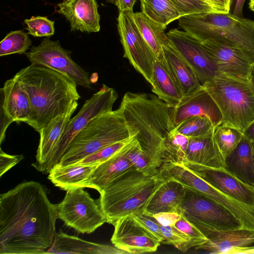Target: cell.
<instances>
[{
  "label": "cell",
  "mask_w": 254,
  "mask_h": 254,
  "mask_svg": "<svg viewBox=\"0 0 254 254\" xmlns=\"http://www.w3.org/2000/svg\"><path fill=\"white\" fill-rule=\"evenodd\" d=\"M186 189V195L179 213L189 221L221 230L243 228L240 222L225 208L202 194Z\"/></svg>",
  "instance_id": "obj_12"
},
{
  "label": "cell",
  "mask_w": 254,
  "mask_h": 254,
  "mask_svg": "<svg viewBox=\"0 0 254 254\" xmlns=\"http://www.w3.org/2000/svg\"><path fill=\"white\" fill-rule=\"evenodd\" d=\"M214 12H230L232 0H211Z\"/></svg>",
  "instance_id": "obj_45"
},
{
  "label": "cell",
  "mask_w": 254,
  "mask_h": 254,
  "mask_svg": "<svg viewBox=\"0 0 254 254\" xmlns=\"http://www.w3.org/2000/svg\"><path fill=\"white\" fill-rule=\"evenodd\" d=\"M202 86L219 107L222 123L243 132L254 121V89L249 80L219 72Z\"/></svg>",
  "instance_id": "obj_7"
},
{
  "label": "cell",
  "mask_w": 254,
  "mask_h": 254,
  "mask_svg": "<svg viewBox=\"0 0 254 254\" xmlns=\"http://www.w3.org/2000/svg\"><path fill=\"white\" fill-rule=\"evenodd\" d=\"M249 81L254 89V64L252 66L250 74Z\"/></svg>",
  "instance_id": "obj_49"
},
{
  "label": "cell",
  "mask_w": 254,
  "mask_h": 254,
  "mask_svg": "<svg viewBox=\"0 0 254 254\" xmlns=\"http://www.w3.org/2000/svg\"><path fill=\"white\" fill-rule=\"evenodd\" d=\"M71 52L64 49L59 40L44 38L40 44L33 46L25 54L31 64L51 68L74 81L77 85L91 88L89 73L71 57Z\"/></svg>",
  "instance_id": "obj_10"
},
{
  "label": "cell",
  "mask_w": 254,
  "mask_h": 254,
  "mask_svg": "<svg viewBox=\"0 0 254 254\" xmlns=\"http://www.w3.org/2000/svg\"><path fill=\"white\" fill-rule=\"evenodd\" d=\"M160 225L164 237L163 244L172 245L183 253L192 248L190 238L175 226Z\"/></svg>",
  "instance_id": "obj_39"
},
{
  "label": "cell",
  "mask_w": 254,
  "mask_h": 254,
  "mask_svg": "<svg viewBox=\"0 0 254 254\" xmlns=\"http://www.w3.org/2000/svg\"><path fill=\"white\" fill-rule=\"evenodd\" d=\"M225 168L243 182L254 187V160L252 142L244 136L224 159Z\"/></svg>",
  "instance_id": "obj_28"
},
{
  "label": "cell",
  "mask_w": 254,
  "mask_h": 254,
  "mask_svg": "<svg viewBox=\"0 0 254 254\" xmlns=\"http://www.w3.org/2000/svg\"><path fill=\"white\" fill-rule=\"evenodd\" d=\"M181 17L203 12H213L203 0H172Z\"/></svg>",
  "instance_id": "obj_41"
},
{
  "label": "cell",
  "mask_w": 254,
  "mask_h": 254,
  "mask_svg": "<svg viewBox=\"0 0 254 254\" xmlns=\"http://www.w3.org/2000/svg\"><path fill=\"white\" fill-rule=\"evenodd\" d=\"M197 116L209 118L214 127L222 122L223 117L219 107L203 86L192 94L184 96L174 106V125L176 127L185 119Z\"/></svg>",
  "instance_id": "obj_19"
},
{
  "label": "cell",
  "mask_w": 254,
  "mask_h": 254,
  "mask_svg": "<svg viewBox=\"0 0 254 254\" xmlns=\"http://www.w3.org/2000/svg\"><path fill=\"white\" fill-rule=\"evenodd\" d=\"M166 179L161 171L145 176L136 170L124 175L100 192V206L107 223L143 212L149 200Z\"/></svg>",
  "instance_id": "obj_5"
},
{
  "label": "cell",
  "mask_w": 254,
  "mask_h": 254,
  "mask_svg": "<svg viewBox=\"0 0 254 254\" xmlns=\"http://www.w3.org/2000/svg\"><path fill=\"white\" fill-rule=\"evenodd\" d=\"M133 138L134 137H132L128 139L119 141L107 146L72 165L82 166L98 165L125 148L131 142Z\"/></svg>",
  "instance_id": "obj_37"
},
{
  "label": "cell",
  "mask_w": 254,
  "mask_h": 254,
  "mask_svg": "<svg viewBox=\"0 0 254 254\" xmlns=\"http://www.w3.org/2000/svg\"><path fill=\"white\" fill-rule=\"evenodd\" d=\"M163 57L182 87L184 96L192 94L202 86L195 73L169 41L162 46Z\"/></svg>",
  "instance_id": "obj_27"
},
{
  "label": "cell",
  "mask_w": 254,
  "mask_h": 254,
  "mask_svg": "<svg viewBox=\"0 0 254 254\" xmlns=\"http://www.w3.org/2000/svg\"><path fill=\"white\" fill-rule=\"evenodd\" d=\"M131 136L138 142L153 168L167 163L164 143L175 129L174 106L156 95L127 92L119 108Z\"/></svg>",
  "instance_id": "obj_2"
},
{
  "label": "cell",
  "mask_w": 254,
  "mask_h": 254,
  "mask_svg": "<svg viewBox=\"0 0 254 254\" xmlns=\"http://www.w3.org/2000/svg\"><path fill=\"white\" fill-rule=\"evenodd\" d=\"M57 205L39 182L24 181L0 195V254H45L56 234Z\"/></svg>",
  "instance_id": "obj_1"
},
{
  "label": "cell",
  "mask_w": 254,
  "mask_h": 254,
  "mask_svg": "<svg viewBox=\"0 0 254 254\" xmlns=\"http://www.w3.org/2000/svg\"><path fill=\"white\" fill-rule=\"evenodd\" d=\"M57 205L58 218L78 233L91 234L107 222L98 199H93L83 188L66 191Z\"/></svg>",
  "instance_id": "obj_8"
},
{
  "label": "cell",
  "mask_w": 254,
  "mask_h": 254,
  "mask_svg": "<svg viewBox=\"0 0 254 254\" xmlns=\"http://www.w3.org/2000/svg\"><path fill=\"white\" fill-rule=\"evenodd\" d=\"M118 98L113 88L103 84L102 87L87 100L77 114L71 118L59 141L49 167V172L58 164L75 136L94 118L113 111Z\"/></svg>",
  "instance_id": "obj_11"
},
{
  "label": "cell",
  "mask_w": 254,
  "mask_h": 254,
  "mask_svg": "<svg viewBox=\"0 0 254 254\" xmlns=\"http://www.w3.org/2000/svg\"><path fill=\"white\" fill-rule=\"evenodd\" d=\"M246 0H236L233 14L237 16L243 17V7Z\"/></svg>",
  "instance_id": "obj_47"
},
{
  "label": "cell",
  "mask_w": 254,
  "mask_h": 254,
  "mask_svg": "<svg viewBox=\"0 0 254 254\" xmlns=\"http://www.w3.org/2000/svg\"><path fill=\"white\" fill-rule=\"evenodd\" d=\"M152 91L160 99L173 106L184 97L183 91L163 57L153 64Z\"/></svg>",
  "instance_id": "obj_25"
},
{
  "label": "cell",
  "mask_w": 254,
  "mask_h": 254,
  "mask_svg": "<svg viewBox=\"0 0 254 254\" xmlns=\"http://www.w3.org/2000/svg\"><path fill=\"white\" fill-rule=\"evenodd\" d=\"M0 115L17 123L27 124L31 119L29 97L15 75L7 80L0 89Z\"/></svg>",
  "instance_id": "obj_21"
},
{
  "label": "cell",
  "mask_w": 254,
  "mask_h": 254,
  "mask_svg": "<svg viewBox=\"0 0 254 254\" xmlns=\"http://www.w3.org/2000/svg\"><path fill=\"white\" fill-rule=\"evenodd\" d=\"M106 2L111 3L116 6L118 4V0H105Z\"/></svg>",
  "instance_id": "obj_51"
},
{
  "label": "cell",
  "mask_w": 254,
  "mask_h": 254,
  "mask_svg": "<svg viewBox=\"0 0 254 254\" xmlns=\"http://www.w3.org/2000/svg\"><path fill=\"white\" fill-rule=\"evenodd\" d=\"M174 226L190 238L192 248H195L207 241L202 232L182 214L181 218Z\"/></svg>",
  "instance_id": "obj_40"
},
{
  "label": "cell",
  "mask_w": 254,
  "mask_h": 254,
  "mask_svg": "<svg viewBox=\"0 0 254 254\" xmlns=\"http://www.w3.org/2000/svg\"><path fill=\"white\" fill-rule=\"evenodd\" d=\"M24 22L28 34L34 37L50 38L55 33V22L47 16H32Z\"/></svg>",
  "instance_id": "obj_38"
},
{
  "label": "cell",
  "mask_w": 254,
  "mask_h": 254,
  "mask_svg": "<svg viewBox=\"0 0 254 254\" xmlns=\"http://www.w3.org/2000/svg\"><path fill=\"white\" fill-rule=\"evenodd\" d=\"M243 134L245 137L254 143V121L245 129Z\"/></svg>",
  "instance_id": "obj_48"
},
{
  "label": "cell",
  "mask_w": 254,
  "mask_h": 254,
  "mask_svg": "<svg viewBox=\"0 0 254 254\" xmlns=\"http://www.w3.org/2000/svg\"><path fill=\"white\" fill-rule=\"evenodd\" d=\"M183 164L229 196L254 206V187L241 181L225 168H207L188 163Z\"/></svg>",
  "instance_id": "obj_17"
},
{
  "label": "cell",
  "mask_w": 254,
  "mask_h": 254,
  "mask_svg": "<svg viewBox=\"0 0 254 254\" xmlns=\"http://www.w3.org/2000/svg\"><path fill=\"white\" fill-rule=\"evenodd\" d=\"M252 143V146H253V154H254V143Z\"/></svg>",
  "instance_id": "obj_52"
},
{
  "label": "cell",
  "mask_w": 254,
  "mask_h": 254,
  "mask_svg": "<svg viewBox=\"0 0 254 254\" xmlns=\"http://www.w3.org/2000/svg\"><path fill=\"white\" fill-rule=\"evenodd\" d=\"M32 44L28 33L22 30L11 31L0 43V56L25 54Z\"/></svg>",
  "instance_id": "obj_33"
},
{
  "label": "cell",
  "mask_w": 254,
  "mask_h": 254,
  "mask_svg": "<svg viewBox=\"0 0 254 254\" xmlns=\"http://www.w3.org/2000/svg\"><path fill=\"white\" fill-rule=\"evenodd\" d=\"M179 26L202 43L213 40L241 51L254 63V21L230 12H203L182 16Z\"/></svg>",
  "instance_id": "obj_4"
},
{
  "label": "cell",
  "mask_w": 254,
  "mask_h": 254,
  "mask_svg": "<svg viewBox=\"0 0 254 254\" xmlns=\"http://www.w3.org/2000/svg\"><path fill=\"white\" fill-rule=\"evenodd\" d=\"M46 254H127L115 246L88 242L62 231L57 233Z\"/></svg>",
  "instance_id": "obj_24"
},
{
  "label": "cell",
  "mask_w": 254,
  "mask_h": 254,
  "mask_svg": "<svg viewBox=\"0 0 254 254\" xmlns=\"http://www.w3.org/2000/svg\"><path fill=\"white\" fill-rule=\"evenodd\" d=\"M58 13L69 22L71 31L95 33L100 30V16L96 0H63Z\"/></svg>",
  "instance_id": "obj_20"
},
{
  "label": "cell",
  "mask_w": 254,
  "mask_h": 254,
  "mask_svg": "<svg viewBox=\"0 0 254 254\" xmlns=\"http://www.w3.org/2000/svg\"><path fill=\"white\" fill-rule=\"evenodd\" d=\"M14 75L31 104L32 117L27 124L38 132L81 98L74 81L51 68L31 64Z\"/></svg>",
  "instance_id": "obj_3"
},
{
  "label": "cell",
  "mask_w": 254,
  "mask_h": 254,
  "mask_svg": "<svg viewBox=\"0 0 254 254\" xmlns=\"http://www.w3.org/2000/svg\"><path fill=\"white\" fill-rule=\"evenodd\" d=\"M186 193V189L181 183L166 179L151 197L143 213L152 214L162 212H179Z\"/></svg>",
  "instance_id": "obj_26"
},
{
  "label": "cell",
  "mask_w": 254,
  "mask_h": 254,
  "mask_svg": "<svg viewBox=\"0 0 254 254\" xmlns=\"http://www.w3.org/2000/svg\"><path fill=\"white\" fill-rule=\"evenodd\" d=\"M201 43L219 72L249 80L254 63L241 51L213 40H206Z\"/></svg>",
  "instance_id": "obj_16"
},
{
  "label": "cell",
  "mask_w": 254,
  "mask_h": 254,
  "mask_svg": "<svg viewBox=\"0 0 254 254\" xmlns=\"http://www.w3.org/2000/svg\"><path fill=\"white\" fill-rule=\"evenodd\" d=\"M114 231L111 241L118 249L127 254H143L156 252L160 242L128 215L113 224Z\"/></svg>",
  "instance_id": "obj_15"
},
{
  "label": "cell",
  "mask_w": 254,
  "mask_h": 254,
  "mask_svg": "<svg viewBox=\"0 0 254 254\" xmlns=\"http://www.w3.org/2000/svg\"><path fill=\"white\" fill-rule=\"evenodd\" d=\"M146 215L155 219L161 226L165 227L174 226L182 217V214L177 212H162Z\"/></svg>",
  "instance_id": "obj_43"
},
{
  "label": "cell",
  "mask_w": 254,
  "mask_h": 254,
  "mask_svg": "<svg viewBox=\"0 0 254 254\" xmlns=\"http://www.w3.org/2000/svg\"><path fill=\"white\" fill-rule=\"evenodd\" d=\"M136 0H118L117 7L119 12L126 10H133V7Z\"/></svg>",
  "instance_id": "obj_46"
},
{
  "label": "cell",
  "mask_w": 254,
  "mask_h": 254,
  "mask_svg": "<svg viewBox=\"0 0 254 254\" xmlns=\"http://www.w3.org/2000/svg\"><path fill=\"white\" fill-rule=\"evenodd\" d=\"M126 155L135 169L143 175L152 176L159 173L152 166L135 138L128 147Z\"/></svg>",
  "instance_id": "obj_36"
},
{
  "label": "cell",
  "mask_w": 254,
  "mask_h": 254,
  "mask_svg": "<svg viewBox=\"0 0 254 254\" xmlns=\"http://www.w3.org/2000/svg\"><path fill=\"white\" fill-rule=\"evenodd\" d=\"M131 137L118 108L92 119L75 136L58 164H74L107 146Z\"/></svg>",
  "instance_id": "obj_6"
},
{
  "label": "cell",
  "mask_w": 254,
  "mask_h": 254,
  "mask_svg": "<svg viewBox=\"0 0 254 254\" xmlns=\"http://www.w3.org/2000/svg\"><path fill=\"white\" fill-rule=\"evenodd\" d=\"M190 138L174 129L165 140L164 146L168 162L184 164Z\"/></svg>",
  "instance_id": "obj_34"
},
{
  "label": "cell",
  "mask_w": 254,
  "mask_h": 254,
  "mask_svg": "<svg viewBox=\"0 0 254 254\" xmlns=\"http://www.w3.org/2000/svg\"><path fill=\"white\" fill-rule=\"evenodd\" d=\"M203 0L212 9V10L213 11V12H214L211 0Z\"/></svg>",
  "instance_id": "obj_50"
},
{
  "label": "cell",
  "mask_w": 254,
  "mask_h": 254,
  "mask_svg": "<svg viewBox=\"0 0 254 254\" xmlns=\"http://www.w3.org/2000/svg\"><path fill=\"white\" fill-rule=\"evenodd\" d=\"M131 216L146 231L162 243L164 241L163 235L160 224L155 219L143 212L134 213Z\"/></svg>",
  "instance_id": "obj_42"
},
{
  "label": "cell",
  "mask_w": 254,
  "mask_h": 254,
  "mask_svg": "<svg viewBox=\"0 0 254 254\" xmlns=\"http://www.w3.org/2000/svg\"><path fill=\"white\" fill-rule=\"evenodd\" d=\"M97 166L57 164L49 173L48 179L55 186L66 191L87 188L86 182Z\"/></svg>",
  "instance_id": "obj_29"
},
{
  "label": "cell",
  "mask_w": 254,
  "mask_h": 254,
  "mask_svg": "<svg viewBox=\"0 0 254 254\" xmlns=\"http://www.w3.org/2000/svg\"><path fill=\"white\" fill-rule=\"evenodd\" d=\"M243 136L242 131L227 124L221 123L214 129L213 138L224 159L236 148Z\"/></svg>",
  "instance_id": "obj_32"
},
{
  "label": "cell",
  "mask_w": 254,
  "mask_h": 254,
  "mask_svg": "<svg viewBox=\"0 0 254 254\" xmlns=\"http://www.w3.org/2000/svg\"><path fill=\"white\" fill-rule=\"evenodd\" d=\"M167 35L180 55L192 68L202 86L219 73L200 42L178 29L170 30Z\"/></svg>",
  "instance_id": "obj_13"
},
{
  "label": "cell",
  "mask_w": 254,
  "mask_h": 254,
  "mask_svg": "<svg viewBox=\"0 0 254 254\" xmlns=\"http://www.w3.org/2000/svg\"><path fill=\"white\" fill-rule=\"evenodd\" d=\"M186 163L207 168H225L224 159L214 141L213 132L190 138Z\"/></svg>",
  "instance_id": "obj_23"
},
{
  "label": "cell",
  "mask_w": 254,
  "mask_h": 254,
  "mask_svg": "<svg viewBox=\"0 0 254 254\" xmlns=\"http://www.w3.org/2000/svg\"><path fill=\"white\" fill-rule=\"evenodd\" d=\"M214 127L209 118L197 116L187 118L175 127V130L189 138L203 136L213 132Z\"/></svg>",
  "instance_id": "obj_35"
},
{
  "label": "cell",
  "mask_w": 254,
  "mask_h": 254,
  "mask_svg": "<svg viewBox=\"0 0 254 254\" xmlns=\"http://www.w3.org/2000/svg\"><path fill=\"white\" fill-rule=\"evenodd\" d=\"M136 24L157 59L163 56L162 46L169 41L166 27L153 21L142 12L134 13Z\"/></svg>",
  "instance_id": "obj_30"
},
{
  "label": "cell",
  "mask_w": 254,
  "mask_h": 254,
  "mask_svg": "<svg viewBox=\"0 0 254 254\" xmlns=\"http://www.w3.org/2000/svg\"><path fill=\"white\" fill-rule=\"evenodd\" d=\"M77 106L78 103L66 113L51 120L39 131L40 139L36 155V161L32 164L37 171L43 174H49V167L59 141Z\"/></svg>",
  "instance_id": "obj_18"
},
{
  "label": "cell",
  "mask_w": 254,
  "mask_h": 254,
  "mask_svg": "<svg viewBox=\"0 0 254 254\" xmlns=\"http://www.w3.org/2000/svg\"><path fill=\"white\" fill-rule=\"evenodd\" d=\"M117 20L124 57L151 85L153 64L156 57L140 32L134 20L133 10L119 12Z\"/></svg>",
  "instance_id": "obj_9"
},
{
  "label": "cell",
  "mask_w": 254,
  "mask_h": 254,
  "mask_svg": "<svg viewBox=\"0 0 254 254\" xmlns=\"http://www.w3.org/2000/svg\"><path fill=\"white\" fill-rule=\"evenodd\" d=\"M141 12L158 24L166 27L181 17L172 0H139Z\"/></svg>",
  "instance_id": "obj_31"
},
{
  "label": "cell",
  "mask_w": 254,
  "mask_h": 254,
  "mask_svg": "<svg viewBox=\"0 0 254 254\" xmlns=\"http://www.w3.org/2000/svg\"><path fill=\"white\" fill-rule=\"evenodd\" d=\"M134 138L121 151L97 165L86 182L87 188L95 189L100 193L124 175L136 170L126 155Z\"/></svg>",
  "instance_id": "obj_22"
},
{
  "label": "cell",
  "mask_w": 254,
  "mask_h": 254,
  "mask_svg": "<svg viewBox=\"0 0 254 254\" xmlns=\"http://www.w3.org/2000/svg\"><path fill=\"white\" fill-rule=\"evenodd\" d=\"M206 237L207 241L194 248L212 254H236L242 248L254 244V231L239 228L218 229L198 222H190Z\"/></svg>",
  "instance_id": "obj_14"
},
{
  "label": "cell",
  "mask_w": 254,
  "mask_h": 254,
  "mask_svg": "<svg viewBox=\"0 0 254 254\" xmlns=\"http://www.w3.org/2000/svg\"><path fill=\"white\" fill-rule=\"evenodd\" d=\"M0 177L20 162L23 158V155H9L0 150Z\"/></svg>",
  "instance_id": "obj_44"
}]
</instances>
